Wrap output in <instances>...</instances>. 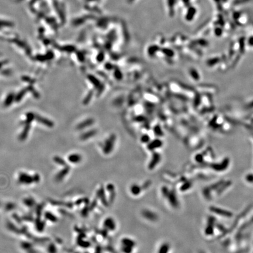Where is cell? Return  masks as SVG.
Here are the masks:
<instances>
[{"label":"cell","instance_id":"6da1fadb","mask_svg":"<svg viewBox=\"0 0 253 253\" xmlns=\"http://www.w3.org/2000/svg\"><path fill=\"white\" fill-rule=\"evenodd\" d=\"M121 251L123 253H132L136 244L135 241L129 238L125 237L121 240Z\"/></svg>","mask_w":253,"mask_h":253},{"label":"cell","instance_id":"7a4b0ae2","mask_svg":"<svg viewBox=\"0 0 253 253\" xmlns=\"http://www.w3.org/2000/svg\"><path fill=\"white\" fill-rule=\"evenodd\" d=\"M18 181L24 185H30L35 181V177L25 172L21 173L18 176Z\"/></svg>","mask_w":253,"mask_h":253},{"label":"cell","instance_id":"3957f363","mask_svg":"<svg viewBox=\"0 0 253 253\" xmlns=\"http://www.w3.org/2000/svg\"><path fill=\"white\" fill-rule=\"evenodd\" d=\"M166 198H168L170 205L172 206L173 207L176 208V207H178V205H179L178 200L177 196L176 195V193L174 191H169Z\"/></svg>","mask_w":253,"mask_h":253},{"label":"cell","instance_id":"277c9868","mask_svg":"<svg viewBox=\"0 0 253 253\" xmlns=\"http://www.w3.org/2000/svg\"><path fill=\"white\" fill-rule=\"evenodd\" d=\"M104 227L109 231H114L116 229V223L111 217H107L104 221Z\"/></svg>","mask_w":253,"mask_h":253},{"label":"cell","instance_id":"5b68a950","mask_svg":"<svg viewBox=\"0 0 253 253\" xmlns=\"http://www.w3.org/2000/svg\"><path fill=\"white\" fill-rule=\"evenodd\" d=\"M142 216L146 219L151 221H155L158 219L157 215L149 210H144L142 212Z\"/></svg>","mask_w":253,"mask_h":253},{"label":"cell","instance_id":"8992f818","mask_svg":"<svg viewBox=\"0 0 253 253\" xmlns=\"http://www.w3.org/2000/svg\"><path fill=\"white\" fill-rule=\"evenodd\" d=\"M35 119L40 123L43 124L44 125H45L47 126H49V127H52L53 126V123H52V121H50L49 120H48L47 118H45L44 117H42L39 115H35Z\"/></svg>","mask_w":253,"mask_h":253},{"label":"cell","instance_id":"52a82bcc","mask_svg":"<svg viewBox=\"0 0 253 253\" xmlns=\"http://www.w3.org/2000/svg\"><path fill=\"white\" fill-rule=\"evenodd\" d=\"M68 160L73 163H78L81 161V157L78 154H72L68 157Z\"/></svg>","mask_w":253,"mask_h":253},{"label":"cell","instance_id":"ba28073f","mask_svg":"<svg viewBox=\"0 0 253 253\" xmlns=\"http://www.w3.org/2000/svg\"><path fill=\"white\" fill-rule=\"evenodd\" d=\"M141 192V187L137 184H133L130 187V192L134 196L139 195Z\"/></svg>","mask_w":253,"mask_h":253},{"label":"cell","instance_id":"9c48e42d","mask_svg":"<svg viewBox=\"0 0 253 253\" xmlns=\"http://www.w3.org/2000/svg\"><path fill=\"white\" fill-rule=\"evenodd\" d=\"M30 123H26L25 124V126L24 127V129L23 130V131L22 132V133L20 135L19 138L21 140H24L27 137V135L29 133L30 129Z\"/></svg>","mask_w":253,"mask_h":253},{"label":"cell","instance_id":"30bf717a","mask_svg":"<svg viewBox=\"0 0 253 253\" xmlns=\"http://www.w3.org/2000/svg\"><path fill=\"white\" fill-rule=\"evenodd\" d=\"M170 250V246L168 243H163L158 249L157 253H168Z\"/></svg>","mask_w":253,"mask_h":253},{"label":"cell","instance_id":"8fae6325","mask_svg":"<svg viewBox=\"0 0 253 253\" xmlns=\"http://www.w3.org/2000/svg\"><path fill=\"white\" fill-rule=\"evenodd\" d=\"M14 99H16L14 94V93H10L7 96L5 100L4 101V105L6 107L10 106L13 103V102L14 101Z\"/></svg>","mask_w":253,"mask_h":253},{"label":"cell","instance_id":"7c38bea8","mask_svg":"<svg viewBox=\"0 0 253 253\" xmlns=\"http://www.w3.org/2000/svg\"><path fill=\"white\" fill-rule=\"evenodd\" d=\"M92 121L90 120H87L85 121H83V123H81L80 124H79V125L77 126V128L79 129H83L88 126H90L92 124Z\"/></svg>","mask_w":253,"mask_h":253},{"label":"cell","instance_id":"4fadbf2b","mask_svg":"<svg viewBox=\"0 0 253 253\" xmlns=\"http://www.w3.org/2000/svg\"><path fill=\"white\" fill-rule=\"evenodd\" d=\"M28 90V87L27 88V89H23V90H22L19 93H18V95H17L16 96V101H20L22 98V97L25 95V93H27V92Z\"/></svg>","mask_w":253,"mask_h":253},{"label":"cell","instance_id":"5bb4252c","mask_svg":"<svg viewBox=\"0 0 253 253\" xmlns=\"http://www.w3.org/2000/svg\"><path fill=\"white\" fill-rule=\"evenodd\" d=\"M93 134V132H92V131H90V132L84 133L81 135V139H82V140L87 139L89 137H91L90 135H92Z\"/></svg>","mask_w":253,"mask_h":253},{"label":"cell","instance_id":"9a60e30c","mask_svg":"<svg viewBox=\"0 0 253 253\" xmlns=\"http://www.w3.org/2000/svg\"><path fill=\"white\" fill-rule=\"evenodd\" d=\"M190 187V184L189 183H188L185 184L183 186H182L181 189H182V190H186L189 189Z\"/></svg>","mask_w":253,"mask_h":253},{"label":"cell","instance_id":"2e32d148","mask_svg":"<svg viewBox=\"0 0 253 253\" xmlns=\"http://www.w3.org/2000/svg\"><path fill=\"white\" fill-rule=\"evenodd\" d=\"M4 63H2V62H0V68L2 67V64H4Z\"/></svg>","mask_w":253,"mask_h":253}]
</instances>
